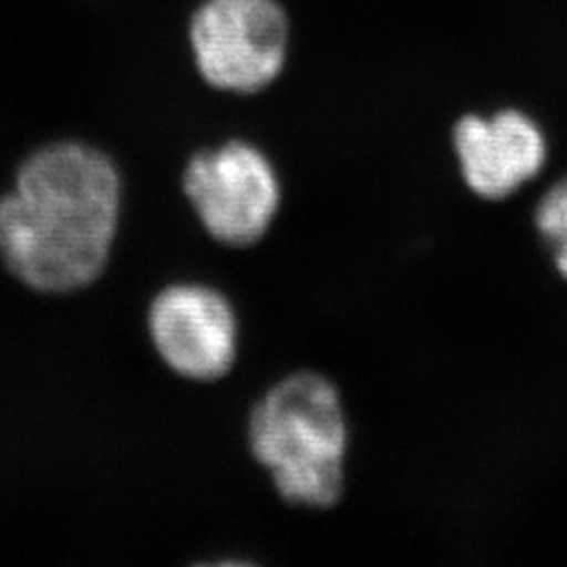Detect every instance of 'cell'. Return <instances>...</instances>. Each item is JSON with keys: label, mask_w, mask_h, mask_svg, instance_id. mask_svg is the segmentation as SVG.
<instances>
[{"label": "cell", "mask_w": 567, "mask_h": 567, "mask_svg": "<svg viewBox=\"0 0 567 567\" xmlns=\"http://www.w3.org/2000/svg\"><path fill=\"white\" fill-rule=\"evenodd\" d=\"M116 164L89 143L55 142L32 152L0 196V259L28 288L65 295L95 282L121 224Z\"/></svg>", "instance_id": "obj_1"}, {"label": "cell", "mask_w": 567, "mask_h": 567, "mask_svg": "<svg viewBox=\"0 0 567 567\" xmlns=\"http://www.w3.org/2000/svg\"><path fill=\"white\" fill-rule=\"evenodd\" d=\"M248 447L288 505L334 507L349 450L337 385L320 372L299 370L269 386L250 412Z\"/></svg>", "instance_id": "obj_2"}, {"label": "cell", "mask_w": 567, "mask_h": 567, "mask_svg": "<svg viewBox=\"0 0 567 567\" xmlns=\"http://www.w3.org/2000/svg\"><path fill=\"white\" fill-rule=\"evenodd\" d=\"M187 44L210 89L257 95L286 70L290 20L282 0H200L187 23Z\"/></svg>", "instance_id": "obj_3"}, {"label": "cell", "mask_w": 567, "mask_h": 567, "mask_svg": "<svg viewBox=\"0 0 567 567\" xmlns=\"http://www.w3.org/2000/svg\"><path fill=\"white\" fill-rule=\"evenodd\" d=\"M183 192L204 231L229 248L264 240L282 208L276 164L244 140L196 152L185 164Z\"/></svg>", "instance_id": "obj_4"}, {"label": "cell", "mask_w": 567, "mask_h": 567, "mask_svg": "<svg viewBox=\"0 0 567 567\" xmlns=\"http://www.w3.org/2000/svg\"><path fill=\"white\" fill-rule=\"evenodd\" d=\"M147 330L164 365L185 381L215 383L238 360V313L224 292L208 284L163 288L150 305Z\"/></svg>", "instance_id": "obj_5"}, {"label": "cell", "mask_w": 567, "mask_h": 567, "mask_svg": "<svg viewBox=\"0 0 567 567\" xmlns=\"http://www.w3.org/2000/svg\"><path fill=\"white\" fill-rule=\"evenodd\" d=\"M461 179L484 200H507L547 166L548 140L536 118L505 107L489 116L465 114L452 128Z\"/></svg>", "instance_id": "obj_6"}, {"label": "cell", "mask_w": 567, "mask_h": 567, "mask_svg": "<svg viewBox=\"0 0 567 567\" xmlns=\"http://www.w3.org/2000/svg\"><path fill=\"white\" fill-rule=\"evenodd\" d=\"M534 224L557 274L567 282V175L543 194L534 213Z\"/></svg>", "instance_id": "obj_7"}]
</instances>
